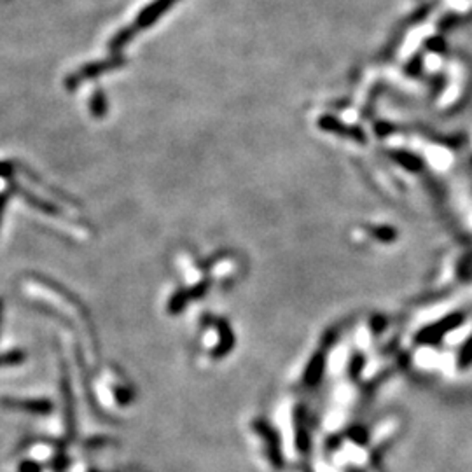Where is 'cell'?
I'll use <instances>...</instances> for the list:
<instances>
[{
	"mask_svg": "<svg viewBox=\"0 0 472 472\" xmlns=\"http://www.w3.org/2000/svg\"><path fill=\"white\" fill-rule=\"evenodd\" d=\"M19 471L22 472H40V467L35 464V462H23L19 465Z\"/></svg>",
	"mask_w": 472,
	"mask_h": 472,
	"instance_id": "30bf717a",
	"label": "cell"
},
{
	"mask_svg": "<svg viewBox=\"0 0 472 472\" xmlns=\"http://www.w3.org/2000/svg\"><path fill=\"white\" fill-rule=\"evenodd\" d=\"M26 353L22 350H12V352H4L0 353V367L6 366H19V364L25 362Z\"/></svg>",
	"mask_w": 472,
	"mask_h": 472,
	"instance_id": "5b68a950",
	"label": "cell"
},
{
	"mask_svg": "<svg viewBox=\"0 0 472 472\" xmlns=\"http://www.w3.org/2000/svg\"><path fill=\"white\" fill-rule=\"evenodd\" d=\"M322 366H323L322 357H315V359H313L312 362H310L308 371H306V382H308L310 385H313V383H315L317 380H320V373H322Z\"/></svg>",
	"mask_w": 472,
	"mask_h": 472,
	"instance_id": "8992f818",
	"label": "cell"
},
{
	"mask_svg": "<svg viewBox=\"0 0 472 472\" xmlns=\"http://www.w3.org/2000/svg\"><path fill=\"white\" fill-rule=\"evenodd\" d=\"M254 429L262 439L266 441V450H268V457L271 460V464L275 467H282L283 460H282V450H280V441H278V434L269 427L266 421L259 420L254 421Z\"/></svg>",
	"mask_w": 472,
	"mask_h": 472,
	"instance_id": "6da1fadb",
	"label": "cell"
},
{
	"mask_svg": "<svg viewBox=\"0 0 472 472\" xmlns=\"http://www.w3.org/2000/svg\"><path fill=\"white\" fill-rule=\"evenodd\" d=\"M131 37H133V28L123 30V32H119L116 37H114V40H112V44H110V47H112V49H119V47H123L124 44H126L128 40L131 39Z\"/></svg>",
	"mask_w": 472,
	"mask_h": 472,
	"instance_id": "ba28073f",
	"label": "cell"
},
{
	"mask_svg": "<svg viewBox=\"0 0 472 472\" xmlns=\"http://www.w3.org/2000/svg\"><path fill=\"white\" fill-rule=\"evenodd\" d=\"M6 201H8V196H6V194H0V219H2V214H4Z\"/></svg>",
	"mask_w": 472,
	"mask_h": 472,
	"instance_id": "8fae6325",
	"label": "cell"
},
{
	"mask_svg": "<svg viewBox=\"0 0 472 472\" xmlns=\"http://www.w3.org/2000/svg\"><path fill=\"white\" fill-rule=\"evenodd\" d=\"M2 312H4V303L0 299V327H2Z\"/></svg>",
	"mask_w": 472,
	"mask_h": 472,
	"instance_id": "7c38bea8",
	"label": "cell"
},
{
	"mask_svg": "<svg viewBox=\"0 0 472 472\" xmlns=\"http://www.w3.org/2000/svg\"><path fill=\"white\" fill-rule=\"evenodd\" d=\"M189 292H177L174 298L170 299V313H178L185 306V303L189 301Z\"/></svg>",
	"mask_w": 472,
	"mask_h": 472,
	"instance_id": "52a82bcc",
	"label": "cell"
},
{
	"mask_svg": "<svg viewBox=\"0 0 472 472\" xmlns=\"http://www.w3.org/2000/svg\"><path fill=\"white\" fill-rule=\"evenodd\" d=\"M114 65H121V60H114V62H100V63H93V65H87L86 69L79 70V72L76 74V76H72L69 79V86L72 87L74 84L79 83L81 79H86V77H93V76H99V74L102 72H107V70L114 69Z\"/></svg>",
	"mask_w": 472,
	"mask_h": 472,
	"instance_id": "277c9868",
	"label": "cell"
},
{
	"mask_svg": "<svg viewBox=\"0 0 472 472\" xmlns=\"http://www.w3.org/2000/svg\"><path fill=\"white\" fill-rule=\"evenodd\" d=\"M91 110H93L94 116H102V114L106 112V100H103L100 91H96V94L93 96V106H91Z\"/></svg>",
	"mask_w": 472,
	"mask_h": 472,
	"instance_id": "9c48e42d",
	"label": "cell"
},
{
	"mask_svg": "<svg viewBox=\"0 0 472 472\" xmlns=\"http://www.w3.org/2000/svg\"><path fill=\"white\" fill-rule=\"evenodd\" d=\"M175 2H177V0H154L153 4H151L149 8H146V11L138 16L137 25L138 26H149L151 23L156 22V19L160 18V16L163 15V12L167 11L168 8H170V6H174Z\"/></svg>",
	"mask_w": 472,
	"mask_h": 472,
	"instance_id": "3957f363",
	"label": "cell"
},
{
	"mask_svg": "<svg viewBox=\"0 0 472 472\" xmlns=\"http://www.w3.org/2000/svg\"><path fill=\"white\" fill-rule=\"evenodd\" d=\"M6 407L18 411H26L33 414H49L53 411V403L47 399H4L2 401Z\"/></svg>",
	"mask_w": 472,
	"mask_h": 472,
	"instance_id": "7a4b0ae2",
	"label": "cell"
}]
</instances>
